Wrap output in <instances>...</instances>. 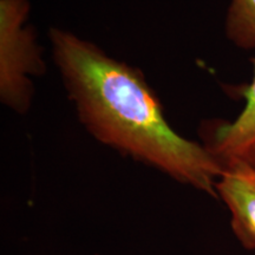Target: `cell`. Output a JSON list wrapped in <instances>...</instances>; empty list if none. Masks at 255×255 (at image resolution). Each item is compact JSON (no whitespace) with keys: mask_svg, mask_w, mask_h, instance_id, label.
I'll return each instance as SVG.
<instances>
[{"mask_svg":"<svg viewBox=\"0 0 255 255\" xmlns=\"http://www.w3.org/2000/svg\"><path fill=\"white\" fill-rule=\"evenodd\" d=\"M51 41L79 117L98 141L218 197L223 165L208 148L169 126L135 70L69 32L53 30Z\"/></svg>","mask_w":255,"mask_h":255,"instance_id":"cell-1","label":"cell"},{"mask_svg":"<svg viewBox=\"0 0 255 255\" xmlns=\"http://www.w3.org/2000/svg\"><path fill=\"white\" fill-rule=\"evenodd\" d=\"M25 0H0V95L14 110L26 109L30 76L41 70L33 34L24 26Z\"/></svg>","mask_w":255,"mask_h":255,"instance_id":"cell-2","label":"cell"},{"mask_svg":"<svg viewBox=\"0 0 255 255\" xmlns=\"http://www.w3.org/2000/svg\"><path fill=\"white\" fill-rule=\"evenodd\" d=\"M216 194L231 213V226L245 248L255 251V167L227 165L216 182Z\"/></svg>","mask_w":255,"mask_h":255,"instance_id":"cell-3","label":"cell"},{"mask_svg":"<svg viewBox=\"0 0 255 255\" xmlns=\"http://www.w3.org/2000/svg\"><path fill=\"white\" fill-rule=\"evenodd\" d=\"M209 150L223 168L234 163L255 167V62L251 84L245 90V107L231 123L216 130Z\"/></svg>","mask_w":255,"mask_h":255,"instance_id":"cell-4","label":"cell"},{"mask_svg":"<svg viewBox=\"0 0 255 255\" xmlns=\"http://www.w3.org/2000/svg\"><path fill=\"white\" fill-rule=\"evenodd\" d=\"M226 34L237 47L255 49V0H232L226 19Z\"/></svg>","mask_w":255,"mask_h":255,"instance_id":"cell-5","label":"cell"}]
</instances>
